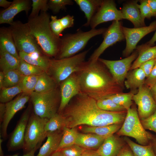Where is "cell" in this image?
Masks as SVG:
<instances>
[{"label":"cell","instance_id":"32","mask_svg":"<svg viewBox=\"0 0 156 156\" xmlns=\"http://www.w3.org/2000/svg\"><path fill=\"white\" fill-rule=\"evenodd\" d=\"M78 132L75 128L65 127L63 130L62 138L57 151L61 150L75 144Z\"/></svg>","mask_w":156,"mask_h":156},{"label":"cell","instance_id":"50","mask_svg":"<svg viewBox=\"0 0 156 156\" xmlns=\"http://www.w3.org/2000/svg\"><path fill=\"white\" fill-rule=\"evenodd\" d=\"M81 156H101L97 150L86 149Z\"/></svg>","mask_w":156,"mask_h":156},{"label":"cell","instance_id":"55","mask_svg":"<svg viewBox=\"0 0 156 156\" xmlns=\"http://www.w3.org/2000/svg\"><path fill=\"white\" fill-rule=\"evenodd\" d=\"M156 41V30L153 36L151 39L147 43L144 44L146 46L151 47L154 43Z\"/></svg>","mask_w":156,"mask_h":156},{"label":"cell","instance_id":"44","mask_svg":"<svg viewBox=\"0 0 156 156\" xmlns=\"http://www.w3.org/2000/svg\"><path fill=\"white\" fill-rule=\"evenodd\" d=\"M50 25L51 29L55 35L60 38L64 29L62 27L59 19L56 16H51Z\"/></svg>","mask_w":156,"mask_h":156},{"label":"cell","instance_id":"51","mask_svg":"<svg viewBox=\"0 0 156 156\" xmlns=\"http://www.w3.org/2000/svg\"><path fill=\"white\" fill-rule=\"evenodd\" d=\"M153 16H156V0H147Z\"/></svg>","mask_w":156,"mask_h":156},{"label":"cell","instance_id":"38","mask_svg":"<svg viewBox=\"0 0 156 156\" xmlns=\"http://www.w3.org/2000/svg\"><path fill=\"white\" fill-rule=\"evenodd\" d=\"M1 90L0 102L2 103H5L10 101L17 94L23 92L19 85L12 87L3 88Z\"/></svg>","mask_w":156,"mask_h":156},{"label":"cell","instance_id":"47","mask_svg":"<svg viewBox=\"0 0 156 156\" xmlns=\"http://www.w3.org/2000/svg\"><path fill=\"white\" fill-rule=\"evenodd\" d=\"M156 84V58L154 67L149 75L146 78L144 84L150 88Z\"/></svg>","mask_w":156,"mask_h":156},{"label":"cell","instance_id":"19","mask_svg":"<svg viewBox=\"0 0 156 156\" xmlns=\"http://www.w3.org/2000/svg\"><path fill=\"white\" fill-rule=\"evenodd\" d=\"M126 144L124 139L113 134L106 138L97 151L101 156H116Z\"/></svg>","mask_w":156,"mask_h":156},{"label":"cell","instance_id":"20","mask_svg":"<svg viewBox=\"0 0 156 156\" xmlns=\"http://www.w3.org/2000/svg\"><path fill=\"white\" fill-rule=\"evenodd\" d=\"M137 1H130L125 4L121 11L124 19L128 20L133 24L134 28L145 26L144 20L142 17Z\"/></svg>","mask_w":156,"mask_h":156},{"label":"cell","instance_id":"25","mask_svg":"<svg viewBox=\"0 0 156 156\" xmlns=\"http://www.w3.org/2000/svg\"><path fill=\"white\" fill-rule=\"evenodd\" d=\"M138 55L132 64L130 70L139 68L143 63L156 58V46L151 47L144 44L136 47Z\"/></svg>","mask_w":156,"mask_h":156},{"label":"cell","instance_id":"18","mask_svg":"<svg viewBox=\"0 0 156 156\" xmlns=\"http://www.w3.org/2000/svg\"><path fill=\"white\" fill-rule=\"evenodd\" d=\"M30 9V0H14L9 7L0 12V24L10 25L14 21V17L18 14L25 11L27 15Z\"/></svg>","mask_w":156,"mask_h":156},{"label":"cell","instance_id":"54","mask_svg":"<svg viewBox=\"0 0 156 156\" xmlns=\"http://www.w3.org/2000/svg\"><path fill=\"white\" fill-rule=\"evenodd\" d=\"M37 149H34L29 152L24 154V155L22 156H35V153ZM3 156H19L18 154H15L13 155H4Z\"/></svg>","mask_w":156,"mask_h":156},{"label":"cell","instance_id":"52","mask_svg":"<svg viewBox=\"0 0 156 156\" xmlns=\"http://www.w3.org/2000/svg\"><path fill=\"white\" fill-rule=\"evenodd\" d=\"M5 103H0V124H1L4 118L5 112Z\"/></svg>","mask_w":156,"mask_h":156},{"label":"cell","instance_id":"41","mask_svg":"<svg viewBox=\"0 0 156 156\" xmlns=\"http://www.w3.org/2000/svg\"><path fill=\"white\" fill-rule=\"evenodd\" d=\"M73 2L71 0H50L48 1L49 9L54 14L58 13L61 10L65 9L67 5H72Z\"/></svg>","mask_w":156,"mask_h":156},{"label":"cell","instance_id":"45","mask_svg":"<svg viewBox=\"0 0 156 156\" xmlns=\"http://www.w3.org/2000/svg\"><path fill=\"white\" fill-rule=\"evenodd\" d=\"M140 1V4L138 5V7L142 18L144 20L145 18H149L153 16L147 0H141Z\"/></svg>","mask_w":156,"mask_h":156},{"label":"cell","instance_id":"31","mask_svg":"<svg viewBox=\"0 0 156 156\" xmlns=\"http://www.w3.org/2000/svg\"><path fill=\"white\" fill-rule=\"evenodd\" d=\"M124 140L131 149L133 156H156L151 142L147 145L137 144L125 136Z\"/></svg>","mask_w":156,"mask_h":156},{"label":"cell","instance_id":"42","mask_svg":"<svg viewBox=\"0 0 156 156\" xmlns=\"http://www.w3.org/2000/svg\"><path fill=\"white\" fill-rule=\"evenodd\" d=\"M86 149L75 144L60 151L64 156H81Z\"/></svg>","mask_w":156,"mask_h":156},{"label":"cell","instance_id":"34","mask_svg":"<svg viewBox=\"0 0 156 156\" xmlns=\"http://www.w3.org/2000/svg\"><path fill=\"white\" fill-rule=\"evenodd\" d=\"M135 94L130 92L128 93H119L107 97L117 105L124 108L127 111L133 104L132 98Z\"/></svg>","mask_w":156,"mask_h":156},{"label":"cell","instance_id":"3","mask_svg":"<svg viewBox=\"0 0 156 156\" xmlns=\"http://www.w3.org/2000/svg\"><path fill=\"white\" fill-rule=\"evenodd\" d=\"M50 17L47 12H41L37 16L28 18L27 23L42 51L48 56L57 57L60 48L61 38L52 31Z\"/></svg>","mask_w":156,"mask_h":156},{"label":"cell","instance_id":"12","mask_svg":"<svg viewBox=\"0 0 156 156\" xmlns=\"http://www.w3.org/2000/svg\"><path fill=\"white\" fill-rule=\"evenodd\" d=\"M121 24L120 21H113L106 29L103 35V40L99 47L91 55L89 61L95 62L99 56L109 47L125 39L121 30Z\"/></svg>","mask_w":156,"mask_h":156},{"label":"cell","instance_id":"24","mask_svg":"<svg viewBox=\"0 0 156 156\" xmlns=\"http://www.w3.org/2000/svg\"><path fill=\"white\" fill-rule=\"evenodd\" d=\"M80 10L84 12L87 21L83 26L90 25L91 20L101 5L102 0H74Z\"/></svg>","mask_w":156,"mask_h":156},{"label":"cell","instance_id":"1","mask_svg":"<svg viewBox=\"0 0 156 156\" xmlns=\"http://www.w3.org/2000/svg\"><path fill=\"white\" fill-rule=\"evenodd\" d=\"M60 113L65 118L66 127L75 128L79 125L101 127L122 123L127 111L111 112L102 110L98 106L96 101L86 95L80 93L73 98Z\"/></svg>","mask_w":156,"mask_h":156},{"label":"cell","instance_id":"28","mask_svg":"<svg viewBox=\"0 0 156 156\" xmlns=\"http://www.w3.org/2000/svg\"><path fill=\"white\" fill-rule=\"evenodd\" d=\"M18 54L20 58L30 64L42 68L48 73L50 59L49 57L38 53L28 54L19 52Z\"/></svg>","mask_w":156,"mask_h":156},{"label":"cell","instance_id":"29","mask_svg":"<svg viewBox=\"0 0 156 156\" xmlns=\"http://www.w3.org/2000/svg\"><path fill=\"white\" fill-rule=\"evenodd\" d=\"M122 123L114 124L101 127L87 126L82 127L81 130L85 133H94L106 138L117 132L122 127Z\"/></svg>","mask_w":156,"mask_h":156},{"label":"cell","instance_id":"6","mask_svg":"<svg viewBox=\"0 0 156 156\" xmlns=\"http://www.w3.org/2000/svg\"><path fill=\"white\" fill-rule=\"evenodd\" d=\"M118 136H125L134 138L138 144H149L154 137L143 127L139 117L137 109L133 104L127 111V113L120 129L117 132Z\"/></svg>","mask_w":156,"mask_h":156},{"label":"cell","instance_id":"13","mask_svg":"<svg viewBox=\"0 0 156 156\" xmlns=\"http://www.w3.org/2000/svg\"><path fill=\"white\" fill-rule=\"evenodd\" d=\"M132 100L138 106L140 120L148 117L156 110V102L150 88L145 84L138 89L137 92L133 95Z\"/></svg>","mask_w":156,"mask_h":156},{"label":"cell","instance_id":"59","mask_svg":"<svg viewBox=\"0 0 156 156\" xmlns=\"http://www.w3.org/2000/svg\"><path fill=\"white\" fill-rule=\"evenodd\" d=\"M51 156H64L60 151H57L54 152Z\"/></svg>","mask_w":156,"mask_h":156},{"label":"cell","instance_id":"2","mask_svg":"<svg viewBox=\"0 0 156 156\" xmlns=\"http://www.w3.org/2000/svg\"><path fill=\"white\" fill-rule=\"evenodd\" d=\"M108 70L98 60L86 61L82 69L77 73L80 93L97 101L122 92L123 89L115 82Z\"/></svg>","mask_w":156,"mask_h":156},{"label":"cell","instance_id":"53","mask_svg":"<svg viewBox=\"0 0 156 156\" xmlns=\"http://www.w3.org/2000/svg\"><path fill=\"white\" fill-rule=\"evenodd\" d=\"M12 3L6 0H0V6L6 9L10 6Z\"/></svg>","mask_w":156,"mask_h":156},{"label":"cell","instance_id":"10","mask_svg":"<svg viewBox=\"0 0 156 156\" xmlns=\"http://www.w3.org/2000/svg\"><path fill=\"white\" fill-rule=\"evenodd\" d=\"M138 55L137 50L129 56L124 59L117 60H111L99 58L98 60L103 64L108 69L115 82L124 89V82L127 75L130 70L132 62Z\"/></svg>","mask_w":156,"mask_h":156},{"label":"cell","instance_id":"7","mask_svg":"<svg viewBox=\"0 0 156 156\" xmlns=\"http://www.w3.org/2000/svg\"><path fill=\"white\" fill-rule=\"evenodd\" d=\"M30 99L33 113L41 118L49 119L58 112L60 102V91L57 88L44 93L33 91Z\"/></svg>","mask_w":156,"mask_h":156},{"label":"cell","instance_id":"23","mask_svg":"<svg viewBox=\"0 0 156 156\" xmlns=\"http://www.w3.org/2000/svg\"><path fill=\"white\" fill-rule=\"evenodd\" d=\"M105 138L94 133H78L75 144L86 149L97 150Z\"/></svg>","mask_w":156,"mask_h":156},{"label":"cell","instance_id":"26","mask_svg":"<svg viewBox=\"0 0 156 156\" xmlns=\"http://www.w3.org/2000/svg\"><path fill=\"white\" fill-rule=\"evenodd\" d=\"M0 47L16 58L20 59L9 27H2L0 28Z\"/></svg>","mask_w":156,"mask_h":156},{"label":"cell","instance_id":"4","mask_svg":"<svg viewBox=\"0 0 156 156\" xmlns=\"http://www.w3.org/2000/svg\"><path fill=\"white\" fill-rule=\"evenodd\" d=\"M106 29H91L83 31L77 30L74 34L65 35L61 38V44L57 59H61L73 56L83 49L89 41L96 36L103 34Z\"/></svg>","mask_w":156,"mask_h":156},{"label":"cell","instance_id":"11","mask_svg":"<svg viewBox=\"0 0 156 156\" xmlns=\"http://www.w3.org/2000/svg\"><path fill=\"white\" fill-rule=\"evenodd\" d=\"M156 29V21L152 22L148 26L139 28H129L122 26V31L126 41L123 55L126 57L129 56L136 49V45L141 39Z\"/></svg>","mask_w":156,"mask_h":156},{"label":"cell","instance_id":"39","mask_svg":"<svg viewBox=\"0 0 156 156\" xmlns=\"http://www.w3.org/2000/svg\"><path fill=\"white\" fill-rule=\"evenodd\" d=\"M40 75L24 76L19 84L23 92H33Z\"/></svg>","mask_w":156,"mask_h":156},{"label":"cell","instance_id":"40","mask_svg":"<svg viewBox=\"0 0 156 156\" xmlns=\"http://www.w3.org/2000/svg\"><path fill=\"white\" fill-rule=\"evenodd\" d=\"M31 11L28 18H32L38 15L39 11L47 12L49 9L47 0H32Z\"/></svg>","mask_w":156,"mask_h":156},{"label":"cell","instance_id":"60","mask_svg":"<svg viewBox=\"0 0 156 156\" xmlns=\"http://www.w3.org/2000/svg\"><path fill=\"white\" fill-rule=\"evenodd\" d=\"M0 138V156H3L4 155L2 147V144L3 140L1 137Z\"/></svg>","mask_w":156,"mask_h":156},{"label":"cell","instance_id":"15","mask_svg":"<svg viewBox=\"0 0 156 156\" xmlns=\"http://www.w3.org/2000/svg\"><path fill=\"white\" fill-rule=\"evenodd\" d=\"M29 105L22 114L13 131L10 134L7 146L8 151H14L23 149L27 124L31 114Z\"/></svg>","mask_w":156,"mask_h":156},{"label":"cell","instance_id":"43","mask_svg":"<svg viewBox=\"0 0 156 156\" xmlns=\"http://www.w3.org/2000/svg\"><path fill=\"white\" fill-rule=\"evenodd\" d=\"M140 120L145 130L148 129L153 131L156 133V110L148 117Z\"/></svg>","mask_w":156,"mask_h":156},{"label":"cell","instance_id":"57","mask_svg":"<svg viewBox=\"0 0 156 156\" xmlns=\"http://www.w3.org/2000/svg\"><path fill=\"white\" fill-rule=\"evenodd\" d=\"M4 77V74L1 71L0 72V89L1 90L3 88V84Z\"/></svg>","mask_w":156,"mask_h":156},{"label":"cell","instance_id":"58","mask_svg":"<svg viewBox=\"0 0 156 156\" xmlns=\"http://www.w3.org/2000/svg\"><path fill=\"white\" fill-rule=\"evenodd\" d=\"M151 143L152 144L154 152L156 155V137H154Z\"/></svg>","mask_w":156,"mask_h":156},{"label":"cell","instance_id":"9","mask_svg":"<svg viewBox=\"0 0 156 156\" xmlns=\"http://www.w3.org/2000/svg\"><path fill=\"white\" fill-rule=\"evenodd\" d=\"M49 119L41 118L33 112L31 113L25 133L23 148L24 154L40 147L42 142L46 138L44 128Z\"/></svg>","mask_w":156,"mask_h":156},{"label":"cell","instance_id":"16","mask_svg":"<svg viewBox=\"0 0 156 156\" xmlns=\"http://www.w3.org/2000/svg\"><path fill=\"white\" fill-rule=\"evenodd\" d=\"M31 93L23 92L15 99L5 103V112L0 124V136L3 139L8 137L7 129L10 121L15 114L23 109L30 99Z\"/></svg>","mask_w":156,"mask_h":156},{"label":"cell","instance_id":"27","mask_svg":"<svg viewBox=\"0 0 156 156\" xmlns=\"http://www.w3.org/2000/svg\"><path fill=\"white\" fill-rule=\"evenodd\" d=\"M18 59L0 47V67L5 74L11 70L18 69L20 64Z\"/></svg>","mask_w":156,"mask_h":156},{"label":"cell","instance_id":"33","mask_svg":"<svg viewBox=\"0 0 156 156\" xmlns=\"http://www.w3.org/2000/svg\"><path fill=\"white\" fill-rule=\"evenodd\" d=\"M66 126L65 118L61 114L57 113L49 119L46 124L44 130L46 133L62 130Z\"/></svg>","mask_w":156,"mask_h":156},{"label":"cell","instance_id":"8","mask_svg":"<svg viewBox=\"0 0 156 156\" xmlns=\"http://www.w3.org/2000/svg\"><path fill=\"white\" fill-rule=\"evenodd\" d=\"M9 27L17 50L28 54H41L42 51L34 36L31 33L27 23L14 21Z\"/></svg>","mask_w":156,"mask_h":156},{"label":"cell","instance_id":"17","mask_svg":"<svg viewBox=\"0 0 156 156\" xmlns=\"http://www.w3.org/2000/svg\"><path fill=\"white\" fill-rule=\"evenodd\" d=\"M60 84V102L57 112L59 114L64 110L73 97L80 93L77 73L72 74Z\"/></svg>","mask_w":156,"mask_h":156},{"label":"cell","instance_id":"22","mask_svg":"<svg viewBox=\"0 0 156 156\" xmlns=\"http://www.w3.org/2000/svg\"><path fill=\"white\" fill-rule=\"evenodd\" d=\"M146 78V75L140 68L129 70L125 81L124 86L135 94L138 89L144 84Z\"/></svg>","mask_w":156,"mask_h":156},{"label":"cell","instance_id":"30","mask_svg":"<svg viewBox=\"0 0 156 156\" xmlns=\"http://www.w3.org/2000/svg\"><path fill=\"white\" fill-rule=\"evenodd\" d=\"M57 83L50 75L44 72L40 75L34 91L38 93H44L57 88Z\"/></svg>","mask_w":156,"mask_h":156},{"label":"cell","instance_id":"35","mask_svg":"<svg viewBox=\"0 0 156 156\" xmlns=\"http://www.w3.org/2000/svg\"><path fill=\"white\" fill-rule=\"evenodd\" d=\"M18 70L23 76L40 75L45 72L42 68L30 64L20 58Z\"/></svg>","mask_w":156,"mask_h":156},{"label":"cell","instance_id":"46","mask_svg":"<svg viewBox=\"0 0 156 156\" xmlns=\"http://www.w3.org/2000/svg\"><path fill=\"white\" fill-rule=\"evenodd\" d=\"M156 61V58L146 61L142 64L139 68L142 69L146 75V78L151 73L152 70Z\"/></svg>","mask_w":156,"mask_h":156},{"label":"cell","instance_id":"21","mask_svg":"<svg viewBox=\"0 0 156 156\" xmlns=\"http://www.w3.org/2000/svg\"><path fill=\"white\" fill-rule=\"evenodd\" d=\"M63 130L47 133V140L36 156H51L55 151L60 142Z\"/></svg>","mask_w":156,"mask_h":156},{"label":"cell","instance_id":"56","mask_svg":"<svg viewBox=\"0 0 156 156\" xmlns=\"http://www.w3.org/2000/svg\"><path fill=\"white\" fill-rule=\"evenodd\" d=\"M152 95L156 102V84L150 88Z\"/></svg>","mask_w":156,"mask_h":156},{"label":"cell","instance_id":"36","mask_svg":"<svg viewBox=\"0 0 156 156\" xmlns=\"http://www.w3.org/2000/svg\"><path fill=\"white\" fill-rule=\"evenodd\" d=\"M23 76L17 69L8 72L4 74L3 88L12 87L19 85Z\"/></svg>","mask_w":156,"mask_h":156},{"label":"cell","instance_id":"49","mask_svg":"<svg viewBox=\"0 0 156 156\" xmlns=\"http://www.w3.org/2000/svg\"><path fill=\"white\" fill-rule=\"evenodd\" d=\"M116 156H133V153L127 144Z\"/></svg>","mask_w":156,"mask_h":156},{"label":"cell","instance_id":"48","mask_svg":"<svg viewBox=\"0 0 156 156\" xmlns=\"http://www.w3.org/2000/svg\"><path fill=\"white\" fill-rule=\"evenodd\" d=\"M59 19L64 29L74 25V19L73 16L67 15Z\"/></svg>","mask_w":156,"mask_h":156},{"label":"cell","instance_id":"37","mask_svg":"<svg viewBox=\"0 0 156 156\" xmlns=\"http://www.w3.org/2000/svg\"><path fill=\"white\" fill-rule=\"evenodd\" d=\"M96 102L98 107L105 111L111 112L127 111L124 108L117 105L108 97L99 99L96 101Z\"/></svg>","mask_w":156,"mask_h":156},{"label":"cell","instance_id":"5","mask_svg":"<svg viewBox=\"0 0 156 156\" xmlns=\"http://www.w3.org/2000/svg\"><path fill=\"white\" fill-rule=\"evenodd\" d=\"M89 49L71 57L61 59H50L48 73L57 84L73 74L83 68Z\"/></svg>","mask_w":156,"mask_h":156},{"label":"cell","instance_id":"14","mask_svg":"<svg viewBox=\"0 0 156 156\" xmlns=\"http://www.w3.org/2000/svg\"><path fill=\"white\" fill-rule=\"evenodd\" d=\"M124 19L121 10H118L112 0H103L98 10L92 18L90 26L95 28L99 24L110 21H120Z\"/></svg>","mask_w":156,"mask_h":156}]
</instances>
